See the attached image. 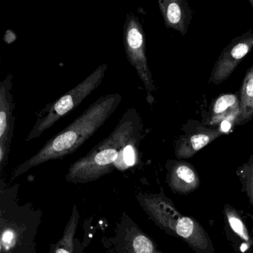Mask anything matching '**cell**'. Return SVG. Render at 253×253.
<instances>
[{"label": "cell", "instance_id": "obj_3", "mask_svg": "<svg viewBox=\"0 0 253 253\" xmlns=\"http://www.w3.org/2000/svg\"><path fill=\"white\" fill-rule=\"evenodd\" d=\"M18 187L1 189V253H35L36 236L41 223V211L32 205H21Z\"/></svg>", "mask_w": 253, "mask_h": 253}, {"label": "cell", "instance_id": "obj_15", "mask_svg": "<svg viewBox=\"0 0 253 253\" xmlns=\"http://www.w3.org/2000/svg\"><path fill=\"white\" fill-rule=\"evenodd\" d=\"M240 111V100L235 94H226L219 97L213 105V118L229 115L234 110Z\"/></svg>", "mask_w": 253, "mask_h": 253}, {"label": "cell", "instance_id": "obj_11", "mask_svg": "<svg viewBox=\"0 0 253 253\" xmlns=\"http://www.w3.org/2000/svg\"><path fill=\"white\" fill-rule=\"evenodd\" d=\"M160 10L168 29L178 31L184 35L188 28L189 17L187 6L180 0H159Z\"/></svg>", "mask_w": 253, "mask_h": 253}, {"label": "cell", "instance_id": "obj_9", "mask_svg": "<svg viewBox=\"0 0 253 253\" xmlns=\"http://www.w3.org/2000/svg\"><path fill=\"white\" fill-rule=\"evenodd\" d=\"M253 48V34L245 35L232 41L216 63L210 81L220 84L228 79L243 59Z\"/></svg>", "mask_w": 253, "mask_h": 253}, {"label": "cell", "instance_id": "obj_7", "mask_svg": "<svg viewBox=\"0 0 253 253\" xmlns=\"http://www.w3.org/2000/svg\"><path fill=\"white\" fill-rule=\"evenodd\" d=\"M13 75L9 74L0 82V171L6 166L14 137V103Z\"/></svg>", "mask_w": 253, "mask_h": 253}, {"label": "cell", "instance_id": "obj_18", "mask_svg": "<svg viewBox=\"0 0 253 253\" xmlns=\"http://www.w3.org/2000/svg\"><path fill=\"white\" fill-rule=\"evenodd\" d=\"M231 128V124L227 121L225 120L223 121L221 124V131H228Z\"/></svg>", "mask_w": 253, "mask_h": 253}, {"label": "cell", "instance_id": "obj_4", "mask_svg": "<svg viewBox=\"0 0 253 253\" xmlns=\"http://www.w3.org/2000/svg\"><path fill=\"white\" fill-rule=\"evenodd\" d=\"M137 200L149 218L161 229L182 238L198 253H213L212 244L201 225L195 219L180 214L165 195L138 194Z\"/></svg>", "mask_w": 253, "mask_h": 253}, {"label": "cell", "instance_id": "obj_5", "mask_svg": "<svg viewBox=\"0 0 253 253\" xmlns=\"http://www.w3.org/2000/svg\"><path fill=\"white\" fill-rule=\"evenodd\" d=\"M106 63L100 64L78 85L53 103H48L37 115L36 121L26 138V142L41 137L60 119L76 109L103 82L107 71Z\"/></svg>", "mask_w": 253, "mask_h": 253}, {"label": "cell", "instance_id": "obj_10", "mask_svg": "<svg viewBox=\"0 0 253 253\" xmlns=\"http://www.w3.org/2000/svg\"><path fill=\"white\" fill-rule=\"evenodd\" d=\"M167 180L174 193L189 194L196 190L200 185V177L194 167L185 162H172L168 167Z\"/></svg>", "mask_w": 253, "mask_h": 253}, {"label": "cell", "instance_id": "obj_13", "mask_svg": "<svg viewBox=\"0 0 253 253\" xmlns=\"http://www.w3.org/2000/svg\"><path fill=\"white\" fill-rule=\"evenodd\" d=\"M79 211L76 205L74 206L72 215L65 228L63 237L54 244L53 253H78L75 251L77 239L75 238V233L79 223Z\"/></svg>", "mask_w": 253, "mask_h": 253}, {"label": "cell", "instance_id": "obj_8", "mask_svg": "<svg viewBox=\"0 0 253 253\" xmlns=\"http://www.w3.org/2000/svg\"><path fill=\"white\" fill-rule=\"evenodd\" d=\"M118 253H162L153 240L148 236L124 213L118 223L115 237Z\"/></svg>", "mask_w": 253, "mask_h": 253}, {"label": "cell", "instance_id": "obj_16", "mask_svg": "<svg viewBox=\"0 0 253 253\" xmlns=\"http://www.w3.org/2000/svg\"><path fill=\"white\" fill-rule=\"evenodd\" d=\"M224 210L228 223L232 231L246 242L251 243V238L249 235L247 227L236 210L228 204L225 206Z\"/></svg>", "mask_w": 253, "mask_h": 253}, {"label": "cell", "instance_id": "obj_17", "mask_svg": "<svg viewBox=\"0 0 253 253\" xmlns=\"http://www.w3.org/2000/svg\"><path fill=\"white\" fill-rule=\"evenodd\" d=\"M239 175L250 204L253 207V157L241 169Z\"/></svg>", "mask_w": 253, "mask_h": 253}, {"label": "cell", "instance_id": "obj_14", "mask_svg": "<svg viewBox=\"0 0 253 253\" xmlns=\"http://www.w3.org/2000/svg\"><path fill=\"white\" fill-rule=\"evenodd\" d=\"M253 117V66L249 69L243 81L240 97V113L238 124L246 122Z\"/></svg>", "mask_w": 253, "mask_h": 253}, {"label": "cell", "instance_id": "obj_12", "mask_svg": "<svg viewBox=\"0 0 253 253\" xmlns=\"http://www.w3.org/2000/svg\"><path fill=\"white\" fill-rule=\"evenodd\" d=\"M220 134L221 132L217 130L205 129L196 131L179 143L176 149V156L179 159L191 158Z\"/></svg>", "mask_w": 253, "mask_h": 253}, {"label": "cell", "instance_id": "obj_1", "mask_svg": "<svg viewBox=\"0 0 253 253\" xmlns=\"http://www.w3.org/2000/svg\"><path fill=\"white\" fill-rule=\"evenodd\" d=\"M143 131V121L137 109L129 108L107 137L70 166L66 180L72 183H89L115 169H126L134 165Z\"/></svg>", "mask_w": 253, "mask_h": 253}, {"label": "cell", "instance_id": "obj_2", "mask_svg": "<svg viewBox=\"0 0 253 253\" xmlns=\"http://www.w3.org/2000/svg\"><path fill=\"white\" fill-rule=\"evenodd\" d=\"M121 101L122 96L119 93L105 94L97 99L73 122L50 138L35 155L17 166L12 179L44 163L74 153L104 125Z\"/></svg>", "mask_w": 253, "mask_h": 253}, {"label": "cell", "instance_id": "obj_6", "mask_svg": "<svg viewBox=\"0 0 253 253\" xmlns=\"http://www.w3.org/2000/svg\"><path fill=\"white\" fill-rule=\"evenodd\" d=\"M123 42L128 63L134 68L146 88V100L152 105L156 90L146 56V35L138 17L127 14L123 28Z\"/></svg>", "mask_w": 253, "mask_h": 253}]
</instances>
